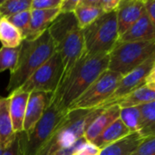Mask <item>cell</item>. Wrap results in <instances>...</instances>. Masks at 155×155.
<instances>
[{
    "label": "cell",
    "instance_id": "obj_1",
    "mask_svg": "<svg viewBox=\"0 0 155 155\" xmlns=\"http://www.w3.org/2000/svg\"><path fill=\"white\" fill-rule=\"evenodd\" d=\"M109 54H89L85 52L64 76L57 89L50 95L49 104L63 111L71 104L108 68Z\"/></svg>",
    "mask_w": 155,
    "mask_h": 155
},
{
    "label": "cell",
    "instance_id": "obj_2",
    "mask_svg": "<svg viewBox=\"0 0 155 155\" xmlns=\"http://www.w3.org/2000/svg\"><path fill=\"white\" fill-rule=\"evenodd\" d=\"M104 109L69 110L38 155H70L83 140L86 127Z\"/></svg>",
    "mask_w": 155,
    "mask_h": 155
},
{
    "label": "cell",
    "instance_id": "obj_3",
    "mask_svg": "<svg viewBox=\"0 0 155 155\" xmlns=\"http://www.w3.org/2000/svg\"><path fill=\"white\" fill-rule=\"evenodd\" d=\"M55 52V45L48 30L36 39L23 40L17 62L10 73L6 86L8 94L17 90Z\"/></svg>",
    "mask_w": 155,
    "mask_h": 155
},
{
    "label": "cell",
    "instance_id": "obj_4",
    "mask_svg": "<svg viewBox=\"0 0 155 155\" xmlns=\"http://www.w3.org/2000/svg\"><path fill=\"white\" fill-rule=\"evenodd\" d=\"M47 30L62 61L63 78L84 53L83 31L74 13H60Z\"/></svg>",
    "mask_w": 155,
    "mask_h": 155
},
{
    "label": "cell",
    "instance_id": "obj_5",
    "mask_svg": "<svg viewBox=\"0 0 155 155\" xmlns=\"http://www.w3.org/2000/svg\"><path fill=\"white\" fill-rule=\"evenodd\" d=\"M82 31L86 54H109L119 39L115 11L103 14Z\"/></svg>",
    "mask_w": 155,
    "mask_h": 155
},
{
    "label": "cell",
    "instance_id": "obj_6",
    "mask_svg": "<svg viewBox=\"0 0 155 155\" xmlns=\"http://www.w3.org/2000/svg\"><path fill=\"white\" fill-rule=\"evenodd\" d=\"M153 54H155V40L144 42H117L109 53L107 69L125 75Z\"/></svg>",
    "mask_w": 155,
    "mask_h": 155
},
{
    "label": "cell",
    "instance_id": "obj_7",
    "mask_svg": "<svg viewBox=\"0 0 155 155\" xmlns=\"http://www.w3.org/2000/svg\"><path fill=\"white\" fill-rule=\"evenodd\" d=\"M66 113L67 111L60 110L54 104L48 103L43 116L31 133L28 134L24 132L18 133L22 155H38Z\"/></svg>",
    "mask_w": 155,
    "mask_h": 155
},
{
    "label": "cell",
    "instance_id": "obj_8",
    "mask_svg": "<svg viewBox=\"0 0 155 155\" xmlns=\"http://www.w3.org/2000/svg\"><path fill=\"white\" fill-rule=\"evenodd\" d=\"M63 75V64L57 52L41 65L17 90L18 93L40 92L52 94L57 89Z\"/></svg>",
    "mask_w": 155,
    "mask_h": 155
},
{
    "label": "cell",
    "instance_id": "obj_9",
    "mask_svg": "<svg viewBox=\"0 0 155 155\" xmlns=\"http://www.w3.org/2000/svg\"><path fill=\"white\" fill-rule=\"evenodd\" d=\"M124 75L105 70L68 108L69 110H91L98 107L115 90Z\"/></svg>",
    "mask_w": 155,
    "mask_h": 155
},
{
    "label": "cell",
    "instance_id": "obj_10",
    "mask_svg": "<svg viewBox=\"0 0 155 155\" xmlns=\"http://www.w3.org/2000/svg\"><path fill=\"white\" fill-rule=\"evenodd\" d=\"M153 68H155V54L148 58L137 68L124 75L119 81L114 92L96 108L106 109L112 105L118 104L125 96L145 84V79Z\"/></svg>",
    "mask_w": 155,
    "mask_h": 155
},
{
    "label": "cell",
    "instance_id": "obj_11",
    "mask_svg": "<svg viewBox=\"0 0 155 155\" xmlns=\"http://www.w3.org/2000/svg\"><path fill=\"white\" fill-rule=\"evenodd\" d=\"M49 98L50 94L45 93L34 92L29 94L23 123V132L25 134L31 133L39 122L48 105Z\"/></svg>",
    "mask_w": 155,
    "mask_h": 155
},
{
    "label": "cell",
    "instance_id": "obj_12",
    "mask_svg": "<svg viewBox=\"0 0 155 155\" xmlns=\"http://www.w3.org/2000/svg\"><path fill=\"white\" fill-rule=\"evenodd\" d=\"M115 13L120 36L126 32L144 13L143 0H120Z\"/></svg>",
    "mask_w": 155,
    "mask_h": 155
},
{
    "label": "cell",
    "instance_id": "obj_13",
    "mask_svg": "<svg viewBox=\"0 0 155 155\" xmlns=\"http://www.w3.org/2000/svg\"><path fill=\"white\" fill-rule=\"evenodd\" d=\"M60 9L31 10L30 23L23 40H34L43 35L59 15Z\"/></svg>",
    "mask_w": 155,
    "mask_h": 155
},
{
    "label": "cell",
    "instance_id": "obj_14",
    "mask_svg": "<svg viewBox=\"0 0 155 155\" xmlns=\"http://www.w3.org/2000/svg\"><path fill=\"white\" fill-rule=\"evenodd\" d=\"M121 108L118 104L104 109L86 127L83 139L87 143H93L111 124L119 118Z\"/></svg>",
    "mask_w": 155,
    "mask_h": 155
},
{
    "label": "cell",
    "instance_id": "obj_15",
    "mask_svg": "<svg viewBox=\"0 0 155 155\" xmlns=\"http://www.w3.org/2000/svg\"><path fill=\"white\" fill-rule=\"evenodd\" d=\"M153 40H155V25L151 23L144 11L143 15L126 32L119 36L118 42H144Z\"/></svg>",
    "mask_w": 155,
    "mask_h": 155
},
{
    "label": "cell",
    "instance_id": "obj_16",
    "mask_svg": "<svg viewBox=\"0 0 155 155\" xmlns=\"http://www.w3.org/2000/svg\"><path fill=\"white\" fill-rule=\"evenodd\" d=\"M9 96V113L12 121L13 131L15 134L23 132V123L29 94L13 92Z\"/></svg>",
    "mask_w": 155,
    "mask_h": 155
},
{
    "label": "cell",
    "instance_id": "obj_17",
    "mask_svg": "<svg viewBox=\"0 0 155 155\" xmlns=\"http://www.w3.org/2000/svg\"><path fill=\"white\" fill-rule=\"evenodd\" d=\"M132 133L118 118L111 124L92 143L100 151L111 144L117 143Z\"/></svg>",
    "mask_w": 155,
    "mask_h": 155
},
{
    "label": "cell",
    "instance_id": "obj_18",
    "mask_svg": "<svg viewBox=\"0 0 155 155\" xmlns=\"http://www.w3.org/2000/svg\"><path fill=\"white\" fill-rule=\"evenodd\" d=\"M99 7V0H79L74 11L75 19L81 29L85 28L103 15Z\"/></svg>",
    "mask_w": 155,
    "mask_h": 155
},
{
    "label": "cell",
    "instance_id": "obj_19",
    "mask_svg": "<svg viewBox=\"0 0 155 155\" xmlns=\"http://www.w3.org/2000/svg\"><path fill=\"white\" fill-rule=\"evenodd\" d=\"M15 136L9 113V96H0V143L6 147Z\"/></svg>",
    "mask_w": 155,
    "mask_h": 155
},
{
    "label": "cell",
    "instance_id": "obj_20",
    "mask_svg": "<svg viewBox=\"0 0 155 155\" xmlns=\"http://www.w3.org/2000/svg\"><path fill=\"white\" fill-rule=\"evenodd\" d=\"M143 139L138 133H133L117 143L102 149L99 155H130Z\"/></svg>",
    "mask_w": 155,
    "mask_h": 155
},
{
    "label": "cell",
    "instance_id": "obj_21",
    "mask_svg": "<svg viewBox=\"0 0 155 155\" xmlns=\"http://www.w3.org/2000/svg\"><path fill=\"white\" fill-rule=\"evenodd\" d=\"M155 101V88L144 84L125 96L118 104L120 108L137 107L144 104Z\"/></svg>",
    "mask_w": 155,
    "mask_h": 155
},
{
    "label": "cell",
    "instance_id": "obj_22",
    "mask_svg": "<svg viewBox=\"0 0 155 155\" xmlns=\"http://www.w3.org/2000/svg\"><path fill=\"white\" fill-rule=\"evenodd\" d=\"M141 114V129L138 132L142 138L155 136V101L138 106Z\"/></svg>",
    "mask_w": 155,
    "mask_h": 155
},
{
    "label": "cell",
    "instance_id": "obj_23",
    "mask_svg": "<svg viewBox=\"0 0 155 155\" xmlns=\"http://www.w3.org/2000/svg\"><path fill=\"white\" fill-rule=\"evenodd\" d=\"M0 42L3 47L9 48L17 47L23 42L21 33L5 18L0 20Z\"/></svg>",
    "mask_w": 155,
    "mask_h": 155
},
{
    "label": "cell",
    "instance_id": "obj_24",
    "mask_svg": "<svg viewBox=\"0 0 155 155\" xmlns=\"http://www.w3.org/2000/svg\"><path fill=\"white\" fill-rule=\"evenodd\" d=\"M32 0H4L0 1V15L2 18L19 14L24 11L31 10Z\"/></svg>",
    "mask_w": 155,
    "mask_h": 155
},
{
    "label": "cell",
    "instance_id": "obj_25",
    "mask_svg": "<svg viewBox=\"0 0 155 155\" xmlns=\"http://www.w3.org/2000/svg\"><path fill=\"white\" fill-rule=\"evenodd\" d=\"M119 119L133 133H138L141 129V114L137 107L121 108Z\"/></svg>",
    "mask_w": 155,
    "mask_h": 155
},
{
    "label": "cell",
    "instance_id": "obj_26",
    "mask_svg": "<svg viewBox=\"0 0 155 155\" xmlns=\"http://www.w3.org/2000/svg\"><path fill=\"white\" fill-rule=\"evenodd\" d=\"M19 51L20 45L15 48L2 46L0 49V73L8 69L11 72L14 69L17 62Z\"/></svg>",
    "mask_w": 155,
    "mask_h": 155
},
{
    "label": "cell",
    "instance_id": "obj_27",
    "mask_svg": "<svg viewBox=\"0 0 155 155\" xmlns=\"http://www.w3.org/2000/svg\"><path fill=\"white\" fill-rule=\"evenodd\" d=\"M30 17H31V10H28L12 15L8 17L7 20L21 33L22 37L24 38L30 23Z\"/></svg>",
    "mask_w": 155,
    "mask_h": 155
},
{
    "label": "cell",
    "instance_id": "obj_28",
    "mask_svg": "<svg viewBox=\"0 0 155 155\" xmlns=\"http://www.w3.org/2000/svg\"><path fill=\"white\" fill-rule=\"evenodd\" d=\"M130 155H155V136L143 138Z\"/></svg>",
    "mask_w": 155,
    "mask_h": 155
},
{
    "label": "cell",
    "instance_id": "obj_29",
    "mask_svg": "<svg viewBox=\"0 0 155 155\" xmlns=\"http://www.w3.org/2000/svg\"><path fill=\"white\" fill-rule=\"evenodd\" d=\"M84 140V139H83ZM82 140V141H83ZM100 150L93 143L85 141L80 142L70 155H99Z\"/></svg>",
    "mask_w": 155,
    "mask_h": 155
},
{
    "label": "cell",
    "instance_id": "obj_30",
    "mask_svg": "<svg viewBox=\"0 0 155 155\" xmlns=\"http://www.w3.org/2000/svg\"><path fill=\"white\" fill-rule=\"evenodd\" d=\"M62 0H32L31 10H49L59 8Z\"/></svg>",
    "mask_w": 155,
    "mask_h": 155
},
{
    "label": "cell",
    "instance_id": "obj_31",
    "mask_svg": "<svg viewBox=\"0 0 155 155\" xmlns=\"http://www.w3.org/2000/svg\"><path fill=\"white\" fill-rule=\"evenodd\" d=\"M3 155H22L21 143L18 134H15L13 141L5 148Z\"/></svg>",
    "mask_w": 155,
    "mask_h": 155
},
{
    "label": "cell",
    "instance_id": "obj_32",
    "mask_svg": "<svg viewBox=\"0 0 155 155\" xmlns=\"http://www.w3.org/2000/svg\"><path fill=\"white\" fill-rule=\"evenodd\" d=\"M120 0H99V7L104 14L111 13L117 9Z\"/></svg>",
    "mask_w": 155,
    "mask_h": 155
},
{
    "label": "cell",
    "instance_id": "obj_33",
    "mask_svg": "<svg viewBox=\"0 0 155 155\" xmlns=\"http://www.w3.org/2000/svg\"><path fill=\"white\" fill-rule=\"evenodd\" d=\"M79 0H62L61 5L59 6L60 13L65 14V13H74L76 6L78 5Z\"/></svg>",
    "mask_w": 155,
    "mask_h": 155
},
{
    "label": "cell",
    "instance_id": "obj_34",
    "mask_svg": "<svg viewBox=\"0 0 155 155\" xmlns=\"http://www.w3.org/2000/svg\"><path fill=\"white\" fill-rule=\"evenodd\" d=\"M144 11L150 19L151 23L155 25V1L154 0H143Z\"/></svg>",
    "mask_w": 155,
    "mask_h": 155
},
{
    "label": "cell",
    "instance_id": "obj_35",
    "mask_svg": "<svg viewBox=\"0 0 155 155\" xmlns=\"http://www.w3.org/2000/svg\"><path fill=\"white\" fill-rule=\"evenodd\" d=\"M5 146H3L1 143H0V155H3V153H4V151H5Z\"/></svg>",
    "mask_w": 155,
    "mask_h": 155
},
{
    "label": "cell",
    "instance_id": "obj_36",
    "mask_svg": "<svg viewBox=\"0 0 155 155\" xmlns=\"http://www.w3.org/2000/svg\"><path fill=\"white\" fill-rule=\"evenodd\" d=\"M1 19H2V17H1V15H0V20H1Z\"/></svg>",
    "mask_w": 155,
    "mask_h": 155
}]
</instances>
